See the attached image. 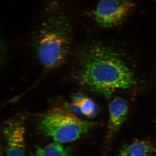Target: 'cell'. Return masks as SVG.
<instances>
[{
	"mask_svg": "<svg viewBox=\"0 0 156 156\" xmlns=\"http://www.w3.org/2000/svg\"><path fill=\"white\" fill-rule=\"evenodd\" d=\"M128 113V103L122 98H116L110 103L107 135L108 140H111L116 135L127 119Z\"/></svg>",
	"mask_w": 156,
	"mask_h": 156,
	"instance_id": "6",
	"label": "cell"
},
{
	"mask_svg": "<svg viewBox=\"0 0 156 156\" xmlns=\"http://www.w3.org/2000/svg\"><path fill=\"white\" fill-rule=\"evenodd\" d=\"M36 37L39 62L47 71L59 67L66 60L72 43L73 29L68 14L58 1L52 0Z\"/></svg>",
	"mask_w": 156,
	"mask_h": 156,
	"instance_id": "2",
	"label": "cell"
},
{
	"mask_svg": "<svg viewBox=\"0 0 156 156\" xmlns=\"http://www.w3.org/2000/svg\"><path fill=\"white\" fill-rule=\"evenodd\" d=\"M34 156H72L69 148L62 144L54 142L38 147L35 151Z\"/></svg>",
	"mask_w": 156,
	"mask_h": 156,
	"instance_id": "9",
	"label": "cell"
},
{
	"mask_svg": "<svg viewBox=\"0 0 156 156\" xmlns=\"http://www.w3.org/2000/svg\"><path fill=\"white\" fill-rule=\"evenodd\" d=\"M135 5L130 0H99L92 11L97 25L111 28L119 25L128 17Z\"/></svg>",
	"mask_w": 156,
	"mask_h": 156,
	"instance_id": "4",
	"label": "cell"
},
{
	"mask_svg": "<svg viewBox=\"0 0 156 156\" xmlns=\"http://www.w3.org/2000/svg\"><path fill=\"white\" fill-rule=\"evenodd\" d=\"M76 76L89 91L110 97L118 89L131 88L133 73L112 48L97 41L84 45L77 55Z\"/></svg>",
	"mask_w": 156,
	"mask_h": 156,
	"instance_id": "1",
	"label": "cell"
},
{
	"mask_svg": "<svg viewBox=\"0 0 156 156\" xmlns=\"http://www.w3.org/2000/svg\"><path fill=\"white\" fill-rule=\"evenodd\" d=\"M6 156H26V128L21 118L7 121L3 128Z\"/></svg>",
	"mask_w": 156,
	"mask_h": 156,
	"instance_id": "5",
	"label": "cell"
},
{
	"mask_svg": "<svg viewBox=\"0 0 156 156\" xmlns=\"http://www.w3.org/2000/svg\"><path fill=\"white\" fill-rule=\"evenodd\" d=\"M70 108L76 113L87 117L94 118L97 115L98 107L92 98L81 94H76L73 96Z\"/></svg>",
	"mask_w": 156,
	"mask_h": 156,
	"instance_id": "8",
	"label": "cell"
},
{
	"mask_svg": "<svg viewBox=\"0 0 156 156\" xmlns=\"http://www.w3.org/2000/svg\"><path fill=\"white\" fill-rule=\"evenodd\" d=\"M97 125L80 119L62 109L54 108L42 115L37 126L44 136L63 144L76 141Z\"/></svg>",
	"mask_w": 156,
	"mask_h": 156,
	"instance_id": "3",
	"label": "cell"
},
{
	"mask_svg": "<svg viewBox=\"0 0 156 156\" xmlns=\"http://www.w3.org/2000/svg\"><path fill=\"white\" fill-rule=\"evenodd\" d=\"M156 146L148 140H136L123 146L118 156H156Z\"/></svg>",
	"mask_w": 156,
	"mask_h": 156,
	"instance_id": "7",
	"label": "cell"
}]
</instances>
